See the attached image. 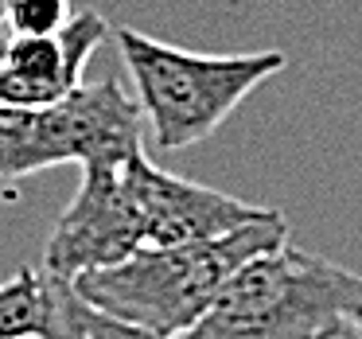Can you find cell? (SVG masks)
<instances>
[{
  "label": "cell",
  "instance_id": "cell-1",
  "mask_svg": "<svg viewBox=\"0 0 362 339\" xmlns=\"http://www.w3.org/2000/svg\"><path fill=\"white\" fill-rule=\"evenodd\" d=\"M288 242V222L269 207L261 219L230 230L211 242L144 246L133 258L74 277L71 289L98 312L164 339H183L206 312L226 281L250 258Z\"/></svg>",
  "mask_w": 362,
  "mask_h": 339
},
{
  "label": "cell",
  "instance_id": "cell-2",
  "mask_svg": "<svg viewBox=\"0 0 362 339\" xmlns=\"http://www.w3.org/2000/svg\"><path fill=\"white\" fill-rule=\"evenodd\" d=\"M362 316V273L281 242L250 258L183 339H320Z\"/></svg>",
  "mask_w": 362,
  "mask_h": 339
},
{
  "label": "cell",
  "instance_id": "cell-3",
  "mask_svg": "<svg viewBox=\"0 0 362 339\" xmlns=\"http://www.w3.org/2000/svg\"><path fill=\"white\" fill-rule=\"evenodd\" d=\"M117 51L133 74L136 102L156 152L199 144L245 102L257 86L284 71V51H245V55H199L164 40L117 28Z\"/></svg>",
  "mask_w": 362,
  "mask_h": 339
},
{
  "label": "cell",
  "instance_id": "cell-4",
  "mask_svg": "<svg viewBox=\"0 0 362 339\" xmlns=\"http://www.w3.org/2000/svg\"><path fill=\"white\" fill-rule=\"evenodd\" d=\"M144 152V113L121 82L78 86L47 110L0 105V180L55 164H125Z\"/></svg>",
  "mask_w": 362,
  "mask_h": 339
},
{
  "label": "cell",
  "instance_id": "cell-5",
  "mask_svg": "<svg viewBox=\"0 0 362 339\" xmlns=\"http://www.w3.org/2000/svg\"><path fill=\"white\" fill-rule=\"evenodd\" d=\"M144 246H148V226L136 188V156L125 164H86L78 195L59 214L43 246V273L74 281L90 269L133 258Z\"/></svg>",
  "mask_w": 362,
  "mask_h": 339
},
{
  "label": "cell",
  "instance_id": "cell-6",
  "mask_svg": "<svg viewBox=\"0 0 362 339\" xmlns=\"http://www.w3.org/2000/svg\"><path fill=\"white\" fill-rule=\"evenodd\" d=\"M110 35L98 12H78L55 35H8L0 51V105L47 110L82 86L86 59Z\"/></svg>",
  "mask_w": 362,
  "mask_h": 339
},
{
  "label": "cell",
  "instance_id": "cell-7",
  "mask_svg": "<svg viewBox=\"0 0 362 339\" xmlns=\"http://www.w3.org/2000/svg\"><path fill=\"white\" fill-rule=\"evenodd\" d=\"M136 188L144 203V226L148 246H187L211 242L245 222L261 219L269 207H253L245 199H234L226 191L191 183L183 176H172L156 168L148 156H136Z\"/></svg>",
  "mask_w": 362,
  "mask_h": 339
},
{
  "label": "cell",
  "instance_id": "cell-8",
  "mask_svg": "<svg viewBox=\"0 0 362 339\" xmlns=\"http://www.w3.org/2000/svg\"><path fill=\"white\" fill-rule=\"evenodd\" d=\"M43 285H47V339H164L110 312H98L71 289V281L43 273Z\"/></svg>",
  "mask_w": 362,
  "mask_h": 339
},
{
  "label": "cell",
  "instance_id": "cell-9",
  "mask_svg": "<svg viewBox=\"0 0 362 339\" xmlns=\"http://www.w3.org/2000/svg\"><path fill=\"white\" fill-rule=\"evenodd\" d=\"M0 339H47V285L43 269H16L0 281Z\"/></svg>",
  "mask_w": 362,
  "mask_h": 339
},
{
  "label": "cell",
  "instance_id": "cell-10",
  "mask_svg": "<svg viewBox=\"0 0 362 339\" xmlns=\"http://www.w3.org/2000/svg\"><path fill=\"white\" fill-rule=\"evenodd\" d=\"M71 24V0H12L4 12L8 35H55Z\"/></svg>",
  "mask_w": 362,
  "mask_h": 339
},
{
  "label": "cell",
  "instance_id": "cell-11",
  "mask_svg": "<svg viewBox=\"0 0 362 339\" xmlns=\"http://www.w3.org/2000/svg\"><path fill=\"white\" fill-rule=\"evenodd\" d=\"M320 339H358V323H354V320L335 323V328H331V331H323Z\"/></svg>",
  "mask_w": 362,
  "mask_h": 339
},
{
  "label": "cell",
  "instance_id": "cell-12",
  "mask_svg": "<svg viewBox=\"0 0 362 339\" xmlns=\"http://www.w3.org/2000/svg\"><path fill=\"white\" fill-rule=\"evenodd\" d=\"M8 4L12 0H0V28H4V12H8Z\"/></svg>",
  "mask_w": 362,
  "mask_h": 339
},
{
  "label": "cell",
  "instance_id": "cell-13",
  "mask_svg": "<svg viewBox=\"0 0 362 339\" xmlns=\"http://www.w3.org/2000/svg\"><path fill=\"white\" fill-rule=\"evenodd\" d=\"M4 43H8V32H4V28H0V51H4Z\"/></svg>",
  "mask_w": 362,
  "mask_h": 339
},
{
  "label": "cell",
  "instance_id": "cell-14",
  "mask_svg": "<svg viewBox=\"0 0 362 339\" xmlns=\"http://www.w3.org/2000/svg\"><path fill=\"white\" fill-rule=\"evenodd\" d=\"M354 323H358V339H362V316H358V320H354Z\"/></svg>",
  "mask_w": 362,
  "mask_h": 339
}]
</instances>
